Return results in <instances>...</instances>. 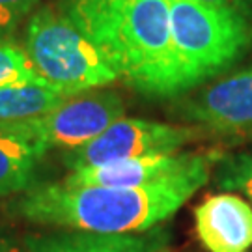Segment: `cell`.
<instances>
[{
	"mask_svg": "<svg viewBox=\"0 0 252 252\" xmlns=\"http://www.w3.org/2000/svg\"><path fill=\"white\" fill-rule=\"evenodd\" d=\"M211 166L150 187L43 183L23 192L11 211L32 224L92 234H144L170 219L206 185Z\"/></svg>",
	"mask_w": 252,
	"mask_h": 252,
	"instance_id": "obj_1",
	"label": "cell"
},
{
	"mask_svg": "<svg viewBox=\"0 0 252 252\" xmlns=\"http://www.w3.org/2000/svg\"><path fill=\"white\" fill-rule=\"evenodd\" d=\"M56 8L99 47L127 86L153 99L183 95L168 0H60Z\"/></svg>",
	"mask_w": 252,
	"mask_h": 252,
	"instance_id": "obj_2",
	"label": "cell"
},
{
	"mask_svg": "<svg viewBox=\"0 0 252 252\" xmlns=\"http://www.w3.org/2000/svg\"><path fill=\"white\" fill-rule=\"evenodd\" d=\"M181 92L232 67L252 47V21L200 0H168Z\"/></svg>",
	"mask_w": 252,
	"mask_h": 252,
	"instance_id": "obj_3",
	"label": "cell"
},
{
	"mask_svg": "<svg viewBox=\"0 0 252 252\" xmlns=\"http://www.w3.org/2000/svg\"><path fill=\"white\" fill-rule=\"evenodd\" d=\"M23 49L41 81L71 95L120 81L99 47L53 6H41L28 17Z\"/></svg>",
	"mask_w": 252,
	"mask_h": 252,
	"instance_id": "obj_4",
	"label": "cell"
},
{
	"mask_svg": "<svg viewBox=\"0 0 252 252\" xmlns=\"http://www.w3.org/2000/svg\"><path fill=\"white\" fill-rule=\"evenodd\" d=\"M202 135L204 131L194 126H172L144 118L122 116L90 142L63 152L62 162L69 172H77L142 155L176 153Z\"/></svg>",
	"mask_w": 252,
	"mask_h": 252,
	"instance_id": "obj_5",
	"label": "cell"
},
{
	"mask_svg": "<svg viewBox=\"0 0 252 252\" xmlns=\"http://www.w3.org/2000/svg\"><path fill=\"white\" fill-rule=\"evenodd\" d=\"M124 114V97L118 92L99 88L69 95L51 110L17 120V124L49 150L69 152L101 135Z\"/></svg>",
	"mask_w": 252,
	"mask_h": 252,
	"instance_id": "obj_6",
	"label": "cell"
},
{
	"mask_svg": "<svg viewBox=\"0 0 252 252\" xmlns=\"http://www.w3.org/2000/svg\"><path fill=\"white\" fill-rule=\"evenodd\" d=\"M176 114L204 133L252 138V63L181 99Z\"/></svg>",
	"mask_w": 252,
	"mask_h": 252,
	"instance_id": "obj_7",
	"label": "cell"
},
{
	"mask_svg": "<svg viewBox=\"0 0 252 252\" xmlns=\"http://www.w3.org/2000/svg\"><path fill=\"white\" fill-rule=\"evenodd\" d=\"M213 157L194 152L157 153L135 159L88 166L69 172L62 183L65 185H99V187H150L162 181L176 180L185 174L211 166Z\"/></svg>",
	"mask_w": 252,
	"mask_h": 252,
	"instance_id": "obj_8",
	"label": "cell"
},
{
	"mask_svg": "<svg viewBox=\"0 0 252 252\" xmlns=\"http://www.w3.org/2000/svg\"><path fill=\"white\" fill-rule=\"evenodd\" d=\"M194 228L209 252H249L252 206L234 192L213 194L194 209Z\"/></svg>",
	"mask_w": 252,
	"mask_h": 252,
	"instance_id": "obj_9",
	"label": "cell"
},
{
	"mask_svg": "<svg viewBox=\"0 0 252 252\" xmlns=\"http://www.w3.org/2000/svg\"><path fill=\"white\" fill-rule=\"evenodd\" d=\"M168 232L153 228L144 234H92L79 230H56L28 235L27 252H170Z\"/></svg>",
	"mask_w": 252,
	"mask_h": 252,
	"instance_id": "obj_10",
	"label": "cell"
},
{
	"mask_svg": "<svg viewBox=\"0 0 252 252\" xmlns=\"http://www.w3.org/2000/svg\"><path fill=\"white\" fill-rule=\"evenodd\" d=\"M49 152L17 120L0 122V196L23 194L36 183L39 162Z\"/></svg>",
	"mask_w": 252,
	"mask_h": 252,
	"instance_id": "obj_11",
	"label": "cell"
},
{
	"mask_svg": "<svg viewBox=\"0 0 252 252\" xmlns=\"http://www.w3.org/2000/svg\"><path fill=\"white\" fill-rule=\"evenodd\" d=\"M71 94L51 84H25L0 88V122L37 116L54 108Z\"/></svg>",
	"mask_w": 252,
	"mask_h": 252,
	"instance_id": "obj_12",
	"label": "cell"
},
{
	"mask_svg": "<svg viewBox=\"0 0 252 252\" xmlns=\"http://www.w3.org/2000/svg\"><path fill=\"white\" fill-rule=\"evenodd\" d=\"M25 84L45 82L39 79L25 49H21L8 37H0V88Z\"/></svg>",
	"mask_w": 252,
	"mask_h": 252,
	"instance_id": "obj_13",
	"label": "cell"
},
{
	"mask_svg": "<svg viewBox=\"0 0 252 252\" xmlns=\"http://www.w3.org/2000/svg\"><path fill=\"white\" fill-rule=\"evenodd\" d=\"M217 183L224 190H237L252 204V150L226 155L217 164Z\"/></svg>",
	"mask_w": 252,
	"mask_h": 252,
	"instance_id": "obj_14",
	"label": "cell"
},
{
	"mask_svg": "<svg viewBox=\"0 0 252 252\" xmlns=\"http://www.w3.org/2000/svg\"><path fill=\"white\" fill-rule=\"evenodd\" d=\"M39 0H0V37H8L30 17Z\"/></svg>",
	"mask_w": 252,
	"mask_h": 252,
	"instance_id": "obj_15",
	"label": "cell"
},
{
	"mask_svg": "<svg viewBox=\"0 0 252 252\" xmlns=\"http://www.w3.org/2000/svg\"><path fill=\"white\" fill-rule=\"evenodd\" d=\"M200 2L215 6V8L230 9L252 21V0H200Z\"/></svg>",
	"mask_w": 252,
	"mask_h": 252,
	"instance_id": "obj_16",
	"label": "cell"
},
{
	"mask_svg": "<svg viewBox=\"0 0 252 252\" xmlns=\"http://www.w3.org/2000/svg\"><path fill=\"white\" fill-rule=\"evenodd\" d=\"M0 252H19V251H17V247L11 243L8 237L0 235Z\"/></svg>",
	"mask_w": 252,
	"mask_h": 252,
	"instance_id": "obj_17",
	"label": "cell"
}]
</instances>
